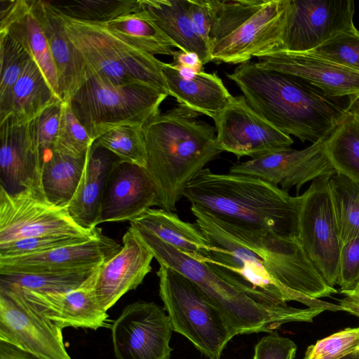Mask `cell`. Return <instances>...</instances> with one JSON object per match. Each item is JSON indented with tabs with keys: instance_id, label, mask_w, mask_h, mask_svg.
I'll return each mask as SVG.
<instances>
[{
	"instance_id": "ffe728a7",
	"label": "cell",
	"mask_w": 359,
	"mask_h": 359,
	"mask_svg": "<svg viewBox=\"0 0 359 359\" xmlns=\"http://www.w3.org/2000/svg\"><path fill=\"white\" fill-rule=\"evenodd\" d=\"M158 205L156 192L146 169L120 161L107 179L98 224L130 222Z\"/></svg>"
},
{
	"instance_id": "4316f807",
	"label": "cell",
	"mask_w": 359,
	"mask_h": 359,
	"mask_svg": "<svg viewBox=\"0 0 359 359\" xmlns=\"http://www.w3.org/2000/svg\"><path fill=\"white\" fill-rule=\"evenodd\" d=\"M130 224V229L145 231L196 260L211 249L196 223L182 221L172 211L149 208Z\"/></svg>"
},
{
	"instance_id": "681fc988",
	"label": "cell",
	"mask_w": 359,
	"mask_h": 359,
	"mask_svg": "<svg viewBox=\"0 0 359 359\" xmlns=\"http://www.w3.org/2000/svg\"><path fill=\"white\" fill-rule=\"evenodd\" d=\"M347 112L355 114L359 117V94L348 97V106Z\"/></svg>"
},
{
	"instance_id": "277c9868",
	"label": "cell",
	"mask_w": 359,
	"mask_h": 359,
	"mask_svg": "<svg viewBox=\"0 0 359 359\" xmlns=\"http://www.w3.org/2000/svg\"><path fill=\"white\" fill-rule=\"evenodd\" d=\"M184 197L191 207L235 226L297 237L299 196L259 178L204 168L188 183Z\"/></svg>"
},
{
	"instance_id": "ee69618b",
	"label": "cell",
	"mask_w": 359,
	"mask_h": 359,
	"mask_svg": "<svg viewBox=\"0 0 359 359\" xmlns=\"http://www.w3.org/2000/svg\"><path fill=\"white\" fill-rule=\"evenodd\" d=\"M297 345L276 332L263 337L255 345L252 359H294Z\"/></svg>"
},
{
	"instance_id": "cb8c5ba5",
	"label": "cell",
	"mask_w": 359,
	"mask_h": 359,
	"mask_svg": "<svg viewBox=\"0 0 359 359\" xmlns=\"http://www.w3.org/2000/svg\"><path fill=\"white\" fill-rule=\"evenodd\" d=\"M0 4V32L7 33L22 46L61 99L48 43L32 11L30 0H1Z\"/></svg>"
},
{
	"instance_id": "816d5d0a",
	"label": "cell",
	"mask_w": 359,
	"mask_h": 359,
	"mask_svg": "<svg viewBox=\"0 0 359 359\" xmlns=\"http://www.w3.org/2000/svg\"><path fill=\"white\" fill-rule=\"evenodd\" d=\"M358 294H359V283H358V286L356 287V288L355 289V290L351 294L346 295V296Z\"/></svg>"
},
{
	"instance_id": "2e32d148",
	"label": "cell",
	"mask_w": 359,
	"mask_h": 359,
	"mask_svg": "<svg viewBox=\"0 0 359 359\" xmlns=\"http://www.w3.org/2000/svg\"><path fill=\"white\" fill-rule=\"evenodd\" d=\"M336 172L324 147V140L301 150L292 148L234 164L229 173L259 178L288 192L317 178Z\"/></svg>"
},
{
	"instance_id": "d6a6232c",
	"label": "cell",
	"mask_w": 359,
	"mask_h": 359,
	"mask_svg": "<svg viewBox=\"0 0 359 359\" xmlns=\"http://www.w3.org/2000/svg\"><path fill=\"white\" fill-rule=\"evenodd\" d=\"M329 189L341 245L359 237V182L335 172Z\"/></svg>"
},
{
	"instance_id": "484cf974",
	"label": "cell",
	"mask_w": 359,
	"mask_h": 359,
	"mask_svg": "<svg viewBox=\"0 0 359 359\" xmlns=\"http://www.w3.org/2000/svg\"><path fill=\"white\" fill-rule=\"evenodd\" d=\"M163 72L169 95L174 97L178 104L212 119L229 105L233 97L215 73L201 72L185 79L172 64L168 63Z\"/></svg>"
},
{
	"instance_id": "7a4b0ae2",
	"label": "cell",
	"mask_w": 359,
	"mask_h": 359,
	"mask_svg": "<svg viewBox=\"0 0 359 359\" xmlns=\"http://www.w3.org/2000/svg\"><path fill=\"white\" fill-rule=\"evenodd\" d=\"M226 76L250 106L283 133L314 144L325 140L347 114L348 97H335L305 81L248 62Z\"/></svg>"
},
{
	"instance_id": "f546056e",
	"label": "cell",
	"mask_w": 359,
	"mask_h": 359,
	"mask_svg": "<svg viewBox=\"0 0 359 359\" xmlns=\"http://www.w3.org/2000/svg\"><path fill=\"white\" fill-rule=\"evenodd\" d=\"M86 158L87 155L76 158L53 151L44 161L41 183L48 201L67 208L82 177Z\"/></svg>"
},
{
	"instance_id": "4dcf8cb0",
	"label": "cell",
	"mask_w": 359,
	"mask_h": 359,
	"mask_svg": "<svg viewBox=\"0 0 359 359\" xmlns=\"http://www.w3.org/2000/svg\"><path fill=\"white\" fill-rule=\"evenodd\" d=\"M102 24L121 39L153 55L172 56V48H177L142 10Z\"/></svg>"
},
{
	"instance_id": "7bdbcfd3",
	"label": "cell",
	"mask_w": 359,
	"mask_h": 359,
	"mask_svg": "<svg viewBox=\"0 0 359 359\" xmlns=\"http://www.w3.org/2000/svg\"><path fill=\"white\" fill-rule=\"evenodd\" d=\"M359 283V237L341 247L337 285L345 296L351 294Z\"/></svg>"
},
{
	"instance_id": "74e56055",
	"label": "cell",
	"mask_w": 359,
	"mask_h": 359,
	"mask_svg": "<svg viewBox=\"0 0 359 359\" xmlns=\"http://www.w3.org/2000/svg\"><path fill=\"white\" fill-rule=\"evenodd\" d=\"M93 142L73 111L70 102H63L53 151L76 158L83 157Z\"/></svg>"
},
{
	"instance_id": "603a6c76",
	"label": "cell",
	"mask_w": 359,
	"mask_h": 359,
	"mask_svg": "<svg viewBox=\"0 0 359 359\" xmlns=\"http://www.w3.org/2000/svg\"><path fill=\"white\" fill-rule=\"evenodd\" d=\"M30 4L48 43L60 97L63 102H70L90 76L88 67L68 38L61 14L48 1L30 0Z\"/></svg>"
},
{
	"instance_id": "836d02e7",
	"label": "cell",
	"mask_w": 359,
	"mask_h": 359,
	"mask_svg": "<svg viewBox=\"0 0 359 359\" xmlns=\"http://www.w3.org/2000/svg\"><path fill=\"white\" fill-rule=\"evenodd\" d=\"M62 15L77 20L104 23L142 11L140 0L48 1Z\"/></svg>"
},
{
	"instance_id": "f907efd6",
	"label": "cell",
	"mask_w": 359,
	"mask_h": 359,
	"mask_svg": "<svg viewBox=\"0 0 359 359\" xmlns=\"http://www.w3.org/2000/svg\"><path fill=\"white\" fill-rule=\"evenodd\" d=\"M340 359H359V352L350 354Z\"/></svg>"
},
{
	"instance_id": "bcb514c9",
	"label": "cell",
	"mask_w": 359,
	"mask_h": 359,
	"mask_svg": "<svg viewBox=\"0 0 359 359\" xmlns=\"http://www.w3.org/2000/svg\"><path fill=\"white\" fill-rule=\"evenodd\" d=\"M175 66L191 69L196 72H203V64L198 54L184 50H175L172 55Z\"/></svg>"
},
{
	"instance_id": "f6af8a7d",
	"label": "cell",
	"mask_w": 359,
	"mask_h": 359,
	"mask_svg": "<svg viewBox=\"0 0 359 359\" xmlns=\"http://www.w3.org/2000/svg\"><path fill=\"white\" fill-rule=\"evenodd\" d=\"M187 5L189 17L195 31L209 47L212 25L210 0H187Z\"/></svg>"
},
{
	"instance_id": "5b68a950",
	"label": "cell",
	"mask_w": 359,
	"mask_h": 359,
	"mask_svg": "<svg viewBox=\"0 0 359 359\" xmlns=\"http://www.w3.org/2000/svg\"><path fill=\"white\" fill-rule=\"evenodd\" d=\"M212 61L243 64L279 46L286 0H210Z\"/></svg>"
},
{
	"instance_id": "e575fe53",
	"label": "cell",
	"mask_w": 359,
	"mask_h": 359,
	"mask_svg": "<svg viewBox=\"0 0 359 359\" xmlns=\"http://www.w3.org/2000/svg\"><path fill=\"white\" fill-rule=\"evenodd\" d=\"M99 267L54 273L0 275V285L36 292L67 291L87 283Z\"/></svg>"
},
{
	"instance_id": "f35d334b",
	"label": "cell",
	"mask_w": 359,
	"mask_h": 359,
	"mask_svg": "<svg viewBox=\"0 0 359 359\" xmlns=\"http://www.w3.org/2000/svg\"><path fill=\"white\" fill-rule=\"evenodd\" d=\"M62 102L63 101L60 100L50 105L29 122L30 137L41 168L44 161L54 151Z\"/></svg>"
},
{
	"instance_id": "4fadbf2b",
	"label": "cell",
	"mask_w": 359,
	"mask_h": 359,
	"mask_svg": "<svg viewBox=\"0 0 359 359\" xmlns=\"http://www.w3.org/2000/svg\"><path fill=\"white\" fill-rule=\"evenodd\" d=\"M352 0H286V18L279 46L294 52L313 50L354 29Z\"/></svg>"
},
{
	"instance_id": "5bb4252c",
	"label": "cell",
	"mask_w": 359,
	"mask_h": 359,
	"mask_svg": "<svg viewBox=\"0 0 359 359\" xmlns=\"http://www.w3.org/2000/svg\"><path fill=\"white\" fill-rule=\"evenodd\" d=\"M164 308L137 301L127 305L111 323L116 359H170L172 329Z\"/></svg>"
},
{
	"instance_id": "9c48e42d",
	"label": "cell",
	"mask_w": 359,
	"mask_h": 359,
	"mask_svg": "<svg viewBox=\"0 0 359 359\" xmlns=\"http://www.w3.org/2000/svg\"><path fill=\"white\" fill-rule=\"evenodd\" d=\"M159 296L173 332L187 338L208 359H220L236 336L201 290L177 271L160 265Z\"/></svg>"
},
{
	"instance_id": "44dd1931",
	"label": "cell",
	"mask_w": 359,
	"mask_h": 359,
	"mask_svg": "<svg viewBox=\"0 0 359 359\" xmlns=\"http://www.w3.org/2000/svg\"><path fill=\"white\" fill-rule=\"evenodd\" d=\"M92 278L82 286L67 291L36 292L13 287L21 292L36 311L61 328L96 330L111 325L107 311L102 309L93 294Z\"/></svg>"
},
{
	"instance_id": "8fae6325",
	"label": "cell",
	"mask_w": 359,
	"mask_h": 359,
	"mask_svg": "<svg viewBox=\"0 0 359 359\" xmlns=\"http://www.w3.org/2000/svg\"><path fill=\"white\" fill-rule=\"evenodd\" d=\"M330 176L313 180L299 196L297 238L327 283H338L341 243L329 189Z\"/></svg>"
},
{
	"instance_id": "ba28073f",
	"label": "cell",
	"mask_w": 359,
	"mask_h": 359,
	"mask_svg": "<svg viewBox=\"0 0 359 359\" xmlns=\"http://www.w3.org/2000/svg\"><path fill=\"white\" fill-rule=\"evenodd\" d=\"M168 95L149 86H115L90 75L70 104L95 141L107 132L122 126H142L160 113L159 107Z\"/></svg>"
},
{
	"instance_id": "30bf717a",
	"label": "cell",
	"mask_w": 359,
	"mask_h": 359,
	"mask_svg": "<svg viewBox=\"0 0 359 359\" xmlns=\"http://www.w3.org/2000/svg\"><path fill=\"white\" fill-rule=\"evenodd\" d=\"M100 229H86L67 208L50 203L42 190L10 193L0 187V247L20 239L50 234L93 236Z\"/></svg>"
},
{
	"instance_id": "d4e9b609",
	"label": "cell",
	"mask_w": 359,
	"mask_h": 359,
	"mask_svg": "<svg viewBox=\"0 0 359 359\" xmlns=\"http://www.w3.org/2000/svg\"><path fill=\"white\" fill-rule=\"evenodd\" d=\"M121 159L95 142L87 153L79 186L67 205L72 218L81 227H97L102 196L107 179Z\"/></svg>"
},
{
	"instance_id": "f1b7e54d",
	"label": "cell",
	"mask_w": 359,
	"mask_h": 359,
	"mask_svg": "<svg viewBox=\"0 0 359 359\" xmlns=\"http://www.w3.org/2000/svg\"><path fill=\"white\" fill-rule=\"evenodd\" d=\"M60 100L31 57L13 86L11 115L21 121L30 122L46 108Z\"/></svg>"
},
{
	"instance_id": "8d00e7d4",
	"label": "cell",
	"mask_w": 359,
	"mask_h": 359,
	"mask_svg": "<svg viewBox=\"0 0 359 359\" xmlns=\"http://www.w3.org/2000/svg\"><path fill=\"white\" fill-rule=\"evenodd\" d=\"M121 161L146 169L147 152L142 126H122L107 132L94 141Z\"/></svg>"
},
{
	"instance_id": "9a60e30c",
	"label": "cell",
	"mask_w": 359,
	"mask_h": 359,
	"mask_svg": "<svg viewBox=\"0 0 359 359\" xmlns=\"http://www.w3.org/2000/svg\"><path fill=\"white\" fill-rule=\"evenodd\" d=\"M218 147L238 158H259L291 148L293 140L256 112L243 95L233 97L215 118Z\"/></svg>"
},
{
	"instance_id": "e0dca14e",
	"label": "cell",
	"mask_w": 359,
	"mask_h": 359,
	"mask_svg": "<svg viewBox=\"0 0 359 359\" xmlns=\"http://www.w3.org/2000/svg\"><path fill=\"white\" fill-rule=\"evenodd\" d=\"M261 67L299 78L335 97L359 94V72L311 52L271 49L259 55Z\"/></svg>"
},
{
	"instance_id": "83f0119b",
	"label": "cell",
	"mask_w": 359,
	"mask_h": 359,
	"mask_svg": "<svg viewBox=\"0 0 359 359\" xmlns=\"http://www.w3.org/2000/svg\"><path fill=\"white\" fill-rule=\"evenodd\" d=\"M142 10L181 50L198 54L203 65L212 61L208 44L198 35L187 0H140Z\"/></svg>"
},
{
	"instance_id": "d6986e66",
	"label": "cell",
	"mask_w": 359,
	"mask_h": 359,
	"mask_svg": "<svg viewBox=\"0 0 359 359\" xmlns=\"http://www.w3.org/2000/svg\"><path fill=\"white\" fill-rule=\"evenodd\" d=\"M121 247L100 229L94 237L81 243L41 253L0 257V275L54 273L97 268Z\"/></svg>"
},
{
	"instance_id": "7402d4cb",
	"label": "cell",
	"mask_w": 359,
	"mask_h": 359,
	"mask_svg": "<svg viewBox=\"0 0 359 359\" xmlns=\"http://www.w3.org/2000/svg\"><path fill=\"white\" fill-rule=\"evenodd\" d=\"M1 186L10 193L42 190L41 165L33 145L29 122L10 115L0 121Z\"/></svg>"
},
{
	"instance_id": "8992f818",
	"label": "cell",
	"mask_w": 359,
	"mask_h": 359,
	"mask_svg": "<svg viewBox=\"0 0 359 359\" xmlns=\"http://www.w3.org/2000/svg\"><path fill=\"white\" fill-rule=\"evenodd\" d=\"M130 229L150 250L159 265L172 268L191 280L236 335L272 332L285 323H292L287 316L255 301L203 263L145 231Z\"/></svg>"
},
{
	"instance_id": "c3c4849f",
	"label": "cell",
	"mask_w": 359,
	"mask_h": 359,
	"mask_svg": "<svg viewBox=\"0 0 359 359\" xmlns=\"http://www.w3.org/2000/svg\"><path fill=\"white\" fill-rule=\"evenodd\" d=\"M341 311L348 312L359 318V294L345 296L339 300Z\"/></svg>"
},
{
	"instance_id": "7dc6e473",
	"label": "cell",
	"mask_w": 359,
	"mask_h": 359,
	"mask_svg": "<svg viewBox=\"0 0 359 359\" xmlns=\"http://www.w3.org/2000/svg\"><path fill=\"white\" fill-rule=\"evenodd\" d=\"M0 359H40L6 343L0 341Z\"/></svg>"
},
{
	"instance_id": "3957f363",
	"label": "cell",
	"mask_w": 359,
	"mask_h": 359,
	"mask_svg": "<svg viewBox=\"0 0 359 359\" xmlns=\"http://www.w3.org/2000/svg\"><path fill=\"white\" fill-rule=\"evenodd\" d=\"M182 105L159 113L142 126L147 152L146 171L158 207L176 210L188 183L221 152L216 130Z\"/></svg>"
},
{
	"instance_id": "52a82bcc",
	"label": "cell",
	"mask_w": 359,
	"mask_h": 359,
	"mask_svg": "<svg viewBox=\"0 0 359 359\" xmlns=\"http://www.w3.org/2000/svg\"><path fill=\"white\" fill-rule=\"evenodd\" d=\"M61 16L67 36L90 75L111 85H147L169 95L165 62L121 39L102 23Z\"/></svg>"
},
{
	"instance_id": "ab89813d",
	"label": "cell",
	"mask_w": 359,
	"mask_h": 359,
	"mask_svg": "<svg viewBox=\"0 0 359 359\" xmlns=\"http://www.w3.org/2000/svg\"><path fill=\"white\" fill-rule=\"evenodd\" d=\"M359 352V327L346 328L308 347L304 359H340Z\"/></svg>"
},
{
	"instance_id": "d590c367",
	"label": "cell",
	"mask_w": 359,
	"mask_h": 359,
	"mask_svg": "<svg viewBox=\"0 0 359 359\" xmlns=\"http://www.w3.org/2000/svg\"><path fill=\"white\" fill-rule=\"evenodd\" d=\"M30 58L20 43L0 32V121L11 115L13 86Z\"/></svg>"
},
{
	"instance_id": "b9f144b4",
	"label": "cell",
	"mask_w": 359,
	"mask_h": 359,
	"mask_svg": "<svg viewBox=\"0 0 359 359\" xmlns=\"http://www.w3.org/2000/svg\"><path fill=\"white\" fill-rule=\"evenodd\" d=\"M95 235L93 236H79L66 234H50L20 239L1 246L0 257H13L41 253L65 245L86 241Z\"/></svg>"
},
{
	"instance_id": "7c38bea8",
	"label": "cell",
	"mask_w": 359,
	"mask_h": 359,
	"mask_svg": "<svg viewBox=\"0 0 359 359\" xmlns=\"http://www.w3.org/2000/svg\"><path fill=\"white\" fill-rule=\"evenodd\" d=\"M0 341L40 359H72L62 328L36 311L13 287L0 286Z\"/></svg>"
},
{
	"instance_id": "60d3db41",
	"label": "cell",
	"mask_w": 359,
	"mask_h": 359,
	"mask_svg": "<svg viewBox=\"0 0 359 359\" xmlns=\"http://www.w3.org/2000/svg\"><path fill=\"white\" fill-rule=\"evenodd\" d=\"M309 52L359 72V31L342 32Z\"/></svg>"
},
{
	"instance_id": "1f68e13d",
	"label": "cell",
	"mask_w": 359,
	"mask_h": 359,
	"mask_svg": "<svg viewBox=\"0 0 359 359\" xmlns=\"http://www.w3.org/2000/svg\"><path fill=\"white\" fill-rule=\"evenodd\" d=\"M324 147L336 172L359 182V117L347 113Z\"/></svg>"
},
{
	"instance_id": "ac0fdd59",
	"label": "cell",
	"mask_w": 359,
	"mask_h": 359,
	"mask_svg": "<svg viewBox=\"0 0 359 359\" xmlns=\"http://www.w3.org/2000/svg\"><path fill=\"white\" fill-rule=\"evenodd\" d=\"M122 242L121 248L97 269L90 280L93 294L105 311L136 289L151 271L152 253L130 229Z\"/></svg>"
},
{
	"instance_id": "6da1fadb",
	"label": "cell",
	"mask_w": 359,
	"mask_h": 359,
	"mask_svg": "<svg viewBox=\"0 0 359 359\" xmlns=\"http://www.w3.org/2000/svg\"><path fill=\"white\" fill-rule=\"evenodd\" d=\"M191 210L211 245L197 260L257 302L292 322H312V309L341 311L339 304L320 299L338 291L327 283L297 237L243 228Z\"/></svg>"
}]
</instances>
